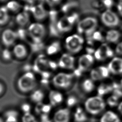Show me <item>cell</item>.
Listing matches in <instances>:
<instances>
[{"mask_svg":"<svg viewBox=\"0 0 122 122\" xmlns=\"http://www.w3.org/2000/svg\"><path fill=\"white\" fill-rule=\"evenodd\" d=\"M27 30L28 36L32 40V42H42L46 34L45 26L39 22L30 23Z\"/></svg>","mask_w":122,"mask_h":122,"instance_id":"5b68a950","label":"cell"},{"mask_svg":"<svg viewBox=\"0 0 122 122\" xmlns=\"http://www.w3.org/2000/svg\"><path fill=\"white\" fill-rule=\"evenodd\" d=\"M30 12L33 16L38 20L44 19L47 15L46 9L41 4L34 5L30 9Z\"/></svg>","mask_w":122,"mask_h":122,"instance_id":"2e32d148","label":"cell"},{"mask_svg":"<svg viewBox=\"0 0 122 122\" xmlns=\"http://www.w3.org/2000/svg\"><path fill=\"white\" fill-rule=\"evenodd\" d=\"M71 118V111L68 108L59 109L54 113L53 122H69Z\"/></svg>","mask_w":122,"mask_h":122,"instance_id":"5bb4252c","label":"cell"},{"mask_svg":"<svg viewBox=\"0 0 122 122\" xmlns=\"http://www.w3.org/2000/svg\"><path fill=\"white\" fill-rule=\"evenodd\" d=\"M120 1H122V0H119Z\"/></svg>","mask_w":122,"mask_h":122,"instance_id":"f907efd6","label":"cell"},{"mask_svg":"<svg viewBox=\"0 0 122 122\" xmlns=\"http://www.w3.org/2000/svg\"><path fill=\"white\" fill-rule=\"evenodd\" d=\"M94 57L91 54L86 53L81 56L78 61V67L83 72L88 70L94 63Z\"/></svg>","mask_w":122,"mask_h":122,"instance_id":"4fadbf2b","label":"cell"},{"mask_svg":"<svg viewBox=\"0 0 122 122\" xmlns=\"http://www.w3.org/2000/svg\"><path fill=\"white\" fill-rule=\"evenodd\" d=\"M102 2L103 6L106 9V10H111L114 3L113 0H102Z\"/></svg>","mask_w":122,"mask_h":122,"instance_id":"836d02e7","label":"cell"},{"mask_svg":"<svg viewBox=\"0 0 122 122\" xmlns=\"http://www.w3.org/2000/svg\"><path fill=\"white\" fill-rule=\"evenodd\" d=\"M98 22L94 17H86L78 22L77 30L80 34L85 35L87 37L93 33L97 28Z\"/></svg>","mask_w":122,"mask_h":122,"instance_id":"3957f363","label":"cell"},{"mask_svg":"<svg viewBox=\"0 0 122 122\" xmlns=\"http://www.w3.org/2000/svg\"><path fill=\"white\" fill-rule=\"evenodd\" d=\"M120 85H121V87H122V79H121V80H120Z\"/></svg>","mask_w":122,"mask_h":122,"instance_id":"7dc6e473","label":"cell"},{"mask_svg":"<svg viewBox=\"0 0 122 122\" xmlns=\"http://www.w3.org/2000/svg\"><path fill=\"white\" fill-rule=\"evenodd\" d=\"M81 87L85 92L90 93L94 89L95 84L94 81L91 79H85L82 82Z\"/></svg>","mask_w":122,"mask_h":122,"instance_id":"d4e9b609","label":"cell"},{"mask_svg":"<svg viewBox=\"0 0 122 122\" xmlns=\"http://www.w3.org/2000/svg\"><path fill=\"white\" fill-rule=\"evenodd\" d=\"M18 38L24 39L26 36L28 35L27 30H24V29H20L17 31H16Z\"/></svg>","mask_w":122,"mask_h":122,"instance_id":"e575fe53","label":"cell"},{"mask_svg":"<svg viewBox=\"0 0 122 122\" xmlns=\"http://www.w3.org/2000/svg\"><path fill=\"white\" fill-rule=\"evenodd\" d=\"M0 122H4V121H3V120L0 117Z\"/></svg>","mask_w":122,"mask_h":122,"instance_id":"c3c4849f","label":"cell"},{"mask_svg":"<svg viewBox=\"0 0 122 122\" xmlns=\"http://www.w3.org/2000/svg\"><path fill=\"white\" fill-rule=\"evenodd\" d=\"M21 122H38L35 116L30 112L24 113L21 118Z\"/></svg>","mask_w":122,"mask_h":122,"instance_id":"f546056e","label":"cell"},{"mask_svg":"<svg viewBox=\"0 0 122 122\" xmlns=\"http://www.w3.org/2000/svg\"><path fill=\"white\" fill-rule=\"evenodd\" d=\"M100 122H121L118 115L112 111H107L101 116Z\"/></svg>","mask_w":122,"mask_h":122,"instance_id":"44dd1931","label":"cell"},{"mask_svg":"<svg viewBox=\"0 0 122 122\" xmlns=\"http://www.w3.org/2000/svg\"><path fill=\"white\" fill-rule=\"evenodd\" d=\"M106 103L102 96H94L88 98L84 102L85 110L92 115H97L102 112Z\"/></svg>","mask_w":122,"mask_h":122,"instance_id":"277c9868","label":"cell"},{"mask_svg":"<svg viewBox=\"0 0 122 122\" xmlns=\"http://www.w3.org/2000/svg\"><path fill=\"white\" fill-rule=\"evenodd\" d=\"M30 13L27 10L20 11L17 14L15 20L18 25L20 27H24L30 22Z\"/></svg>","mask_w":122,"mask_h":122,"instance_id":"ac0fdd59","label":"cell"},{"mask_svg":"<svg viewBox=\"0 0 122 122\" xmlns=\"http://www.w3.org/2000/svg\"><path fill=\"white\" fill-rule=\"evenodd\" d=\"M121 37V33L117 30L111 29L108 30L105 35V39L107 42L111 43L118 42Z\"/></svg>","mask_w":122,"mask_h":122,"instance_id":"ffe728a7","label":"cell"},{"mask_svg":"<svg viewBox=\"0 0 122 122\" xmlns=\"http://www.w3.org/2000/svg\"><path fill=\"white\" fill-rule=\"evenodd\" d=\"M12 52L13 55L19 59H22L26 57L28 54V50L26 46L21 43L15 44L13 46Z\"/></svg>","mask_w":122,"mask_h":122,"instance_id":"e0dca14e","label":"cell"},{"mask_svg":"<svg viewBox=\"0 0 122 122\" xmlns=\"http://www.w3.org/2000/svg\"><path fill=\"white\" fill-rule=\"evenodd\" d=\"M51 105L50 104H43L42 107V114H48L51 109Z\"/></svg>","mask_w":122,"mask_h":122,"instance_id":"8d00e7d4","label":"cell"},{"mask_svg":"<svg viewBox=\"0 0 122 122\" xmlns=\"http://www.w3.org/2000/svg\"><path fill=\"white\" fill-rule=\"evenodd\" d=\"M76 16L73 14L61 18L57 23V28L58 30L61 32H65L71 30L76 20Z\"/></svg>","mask_w":122,"mask_h":122,"instance_id":"ba28073f","label":"cell"},{"mask_svg":"<svg viewBox=\"0 0 122 122\" xmlns=\"http://www.w3.org/2000/svg\"><path fill=\"white\" fill-rule=\"evenodd\" d=\"M5 122H17L18 113L14 111H9L5 113Z\"/></svg>","mask_w":122,"mask_h":122,"instance_id":"f1b7e54d","label":"cell"},{"mask_svg":"<svg viewBox=\"0 0 122 122\" xmlns=\"http://www.w3.org/2000/svg\"><path fill=\"white\" fill-rule=\"evenodd\" d=\"M117 10L119 15L122 17V1H120L116 6Z\"/></svg>","mask_w":122,"mask_h":122,"instance_id":"b9f144b4","label":"cell"},{"mask_svg":"<svg viewBox=\"0 0 122 122\" xmlns=\"http://www.w3.org/2000/svg\"><path fill=\"white\" fill-rule=\"evenodd\" d=\"M115 52L120 55H122V41L118 42L115 49Z\"/></svg>","mask_w":122,"mask_h":122,"instance_id":"f35d334b","label":"cell"},{"mask_svg":"<svg viewBox=\"0 0 122 122\" xmlns=\"http://www.w3.org/2000/svg\"><path fill=\"white\" fill-rule=\"evenodd\" d=\"M43 103L40 102L37 103L36 107H35V112L37 114H39L41 115L42 114V107Z\"/></svg>","mask_w":122,"mask_h":122,"instance_id":"ab89813d","label":"cell"},{"mask_svg":"<svg viewBox=\"0 0 122 122\" xmlns=\"http://www.w3.org/2000/svg\"><path fill=\"white\" fill-rule=\"evenodd\" d=\"M73 77V73L59 72L54 76L52 81L57 88L66 89L71 85Z\"/></svg>","mask_w":122,"mask_h":122,"instance_id":"8992f818","label":"cell"},{"mask_svg":"<svg viewBox=\"0 0 122 122\" xmlns=\"http://www.w3.org/2000/svg\"><path fill=\"white\" fill-rule=\"evenodd\" d=\"M64 43L65 48L68 52L73 54L79 53L82 49L84 39L81 34L74 33L67 36Z\"/></svg>","mask_w":122,"mask_h":122,"instance_id":"6da1fadb","label":"cell"},{"mask_svg":"<svg viewBox=\"0 0 122 122\" xmlns=\"http://www.w3.org/2000/svg\"><path fill=\"white\" fill-rule=\"evenodd\" d=\"M113 51L106 44H103L94 52V59L98 61H103L113 57Z\"/></svg>","mask_w":122,"mask_h":122,"instance_id":"8fae6325","label":"cell"},{"mask_svg":"<svg viewBox=\"0 0 122 122\" xmlns=\"http://www.w3.org/2000/svg\"><path fill=\"white\" fill-rule=\"evenodd\" d=\"M62 0H45L46 3L51 7H54L60 4Z\"/></svg>","mask_w":122,"mask_h":122,"instance_id":"74e56055","label":"cell"},{"mask_svg":"<svg viewBox=\"0 0 122 122\" xmlns=\"http://www.w3.org/2000/svg\"><path fill=\"white\" fill-rule=\"evenodd\" d=\"M110 73L107 66L102 65L92 69L90 72V77L93 81H99L108 78Z\"/></svg>","mask_w":122,"mask_h":122,"instance_id":"30bf717a","label":"cell"},{"mask_svg":"<svg viewBox=\"0 0 122 122\" xmlns=\"http://www.w3.org/2000/svg\"><path fill=\"white\" fill-rule=\"evenodd\" d=\"M74 120L76 122H85L87 120L86 113L83 108L77 107L73 114Z\"/></svg>","mask_w":122,"mask_h":122,"instance_id":"7402d4cb","label":"cell"},{"mask_svg":"<svg viewBox=\"0 0 122 122\" xmlns=\"http://www.w3.org/2000/svg\"><path fill=\"white\" fill-rule=\"evenodd\" d=\"M75 58L72 54L67 52L64 53L61 56L58 62V66L62 68L72 70L74 68Z\"/></svg>","mask_w":122,"mask_h":122,"instance_id":"7c38bea8","label":"cell"},{"mask_svg":"<svg viewBox=\"0 0 122 122\" xmlns=\"http://www.w3.org/2000/svg\"><path fill=\"white\" fill-rule=\"evenodd\" d=\"M21 0L28 5H34L41 0Z\"/></svg>","mask_w":122,"mask_h":122,"instance_id":"7bdbcfd3","label":"cell"},{"mask_svg":"<svg viewBox=\"0 0 122 122\" xmlns=\"http://www.w3.org/2000/svg\"><path fill=\"white\" fill-rule=\"evenodd\" d=\"M78 100L77 98L73 95H71L68 97L66 99V104L68 107H72L75 105L77 103Z\"/></svg>","mask_w":122,"mask_h":122,"instance_id":"d6a6232c","label":"cell"},{"mask_svg":"<svg viewBox=\"0 0 122 122\" xmlns=\"http://www.w3.org/2000/svg\"><path fill=\"white\" fill-rule=\"evenodd\" d=\"M50 104L52 106H56L60 104L63 101V95L60 92L56 90L50 91L49 94Z\"/></svg>","mask_w":122,"mask_h":122,"instance_id":"d6986e66","label":"cell"},{"mask_svg":"<svg viewBox=\"0 0 122 122\" xmlns=\"http://www.w3.org/2000/svg\"><path fill=\"white\" fill-rule=\"evenodd\" d=\"M5 6L9 11L12 12H19L21 8V5L19 1L16 0H10L9 1Z\"/></svg>","mask_w":122,"mask_h":122,"instance_id":"4316f807","label":"cell"},{"mask_svg":"<svg viewBox=\"0 0 122 122\" xmlns=\"http://www.w3.org/2000/svg\"><path fill=\"white\" fill-rule=\"evenodd\" d=\"M19 90L24 93L33 91L37 86L35 75L31 71L25 72L20 77L17 82Z\"/></svg>","mask_w":122,"mask_h":122,"instance_id":"7a4b0ae2","label":"cell"},{"mask_svg":"<svg viewBox=\"0 0 122 122\" xmlns=\"http://www.w3.org/2000/svg\"><path fill=\"white\" fill-rule=\"evenodd\" d=\"M98 95L102 96L110 92H112V84H107L102 83L100 84L97 88Z\"/></svg>","mask_w":122,"mask_h":122,"instance_id":"83f0119b","label":"cell"},{"mask_svg":"<svg viewBox=\"0 0 122 122\" xmlns=\"http://www.w3.org/2000/svg\"><path fill=\"white\" fill-rule=\"evenodd\" d=\"M10 19V11L6 7L2 6L0 7V26L6 25Z\"/></svg>","mask_w":122,"mask_h":122,"instance_id":"603a6c76","label":"cell"},{"mask_svg":"<svg viewBox=\"0 0 122 122\" xmlns=\"http://www.w3.org/2000/svg\"><path fill=\"white\" fill-rule=\"evenodd\" d=\"M21 110L24 113H29L31 110V106L28 103H23L21 105Z\"/></svg>","mask_w":122,"mask_h":122,"instance_id":"d590c367","label":"cell"},{"mask_svg":"<svg viewBox=\"0 0 122 122\" xmlns=\"http://www.w3.org/2000/svg\"><path fill=\"white\" fill-rule=\"evenodd\" d=\"M40 122H51L50 119L48 120H45V121H41Z\"/></svg>","mask_w":122,"mask_h":122,"instance_id":"bcb514c9","label":"cell"},{"mask_svg":"<svg viewBox=\"0 0 122 122\" xmlns=\"http://www.w3.org/2000/svg\"><path fill=\"white\" fill-rule=\"evenodd\" d=\"M117 109L118 111L121 113V114L122 115V101L120 102L117 106Z\"/></svg>","mask_w":122,"mask_h":122,"instance_id":"ee69618b","label":"cell"},{"mask_svg":"<svg viewBox=\"0 0 122 122\" xmlns=\"http://www.w3.org/2000/svg\"><path fill=\"white\" fill-rule=\"evenodd\" d=\"M61 44L59 41H53L46 47V52L48 55H53L57 54L61 50Z\"/></svg>","mask_w":122,"mask_h":122,"instance_id":"cb8c5ba5","label":"cell"},{"mask_svg":"<svg viewBox=\"0 0 122 122\" xmlns=\"http://www.w3.org/2000/svg\"><path fill=\"white\" fill-rule=\"evenodd\" d=\"M44 97V94L43 92L40 90H35L33 91L30 96L31 100L35 102L36 104L42 102Z\"/></svg>","mask_w":122,"mask_h":122,"instance_id":"484cf974","label":"cell"},{"mask_svg":"<svg viewBox=\"0 0 122 122\" xmlns=\"http://www.w3.org/2000/svg\"><path fill=\"white\" fill-rule=\"evenodd\" d=\"M48 66H49L51 69L52 70L56 69V68L59 66L58 63L55 62V61H49Z\"/></svg>","mask_w":122,"mask_h":122,"instance_id":"60d3db41","label":"cell"},{"mask_svg":"<svg viewBox=\"0 0 122 122\" xmlns=\"http://www.w3.org/2000/svg\"><path fill=\"white\" fill-rule=\"evenodd\" d=\"M119 98L117 96L112 94L109 97L107 100V103L111 107H114L118 106L119 102Z\"/></svg>","mask_w":122,"mask_h":122,"instance_id":"4dcf8cb0","label":"cell"},{"mask_svg":"<svg viewBox=\"0 0 122 122\" xmlns=\"http://www.w3.org/2000/svg\"><path fill=\"white\" fill-rule=\"evenodd\" d=\"M101 20L105 26L114 28L120 23V19L116 13L110 9L105 10L101 15Z\"/></svg>","mask_w":122,"mask_h":122,"instance_id":"52a82bcc","label":"cell"},{"mask_svg":"<svg viewBox=\"0 0 122 122\" xmlns=\"http://www.w3.org/2000/svg\"><path fill=\"white\" fill-rule=\"evenodd\" d=\"M16 31L11 29H6L1 32L0 40L3 45L6 48L13 46L18 39Z\"/></svg>","mask_w":122,"mask_h":122,"instance_id":"9c48e42d","label":"cell"},{"mask_svg":"<svg viewBox=\"0 0 122 122\" xmlns=\"http://www.w3.org/2000/svg\"><path fill=\"white\" fill-rule=\"evenodd\" d=\"M2 57L5 61H10L12 59L13 55L12 51H10L8 48H6L2 51Z\"/></svg>","mask_w":122,"mask_h":122,"instance_id":"1f68e13d","label":"cell"},{"mask_svg":"<svg viewBox=\"0 0 122 122\" xmlns=\"http://www.w3.org/2000/svg\"><path fill=\"white\" fill-rule=\"evenodd\" d=\"M4 89V88L3 84L0 82V95L3 92Z\"/></svg>","mask_w":122,"mask_h":122,"instance_id":"f6af8a7d","label":"cell"},{"mask_svg":"<svg viewBox=\"0 0 122 122\" xmlns=\"http://www.w3.org/2000/svg\"><path fill=\"white\" fill-rule=\"evenodd\" d=\"M6 0H0V2H4Z\"/></svg>","mask_w":122,"mask_h":122,"instance_id":"681fc988","label":"cell"},{"mask_svg":"<svg viewBox=\"0 0 122 122\" xmlns=\"http://www.w3.org/2000/svg\"><path fill=\"white\" fill-rule=\"evenodd\" d=\"M107 67L111 73L115 75L122 74V58H112L108 64Z\"/></svg>","mask_w":122,"mask_h":122,"instance_id":"9a60e30c","label":"cell"}]
</instances>
